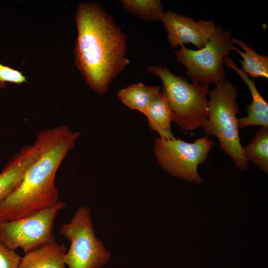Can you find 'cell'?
I'll return each instance as SVG.
<instances>
[{"label":"cell","instance_id":"cell-1","mask_svg":"<svg viewBox=\"0 0 268 268\" xmlns=\"http://www.w3.org/2000/svg\"><path fill=\"white\" fill-rule=\"evenodd\" d=\"M74 61L89 86L102 95L130 64L127 38L113 17L96 2L78 4Z\"/></svg>","mask_w":268,"mask_h":268},{"label":"cell","instance_id":"cell-2","mask_svg":"<svg viewBox=\"0 0 268 268\" xmlns=\"http://www.w3.org/2000/svg\"><path fill=\"white\" fill-rule=\"evenodd\" d=\"M80 134L64 125L44 129L39 133L34 142L39 155L19 187L0 202V220L22 218L59 201L55 185L56 173Z\"/></svg>","mask_w":268,"mask_h":268},{"label":"cell","instance_id":"cell-3","mask_svg":"<svg viewBox=\"0 0 268 268\" xmlns=\"http://www.w3.org/2000/svg\"><path fill=\"white\" fill-rule=\"evenodd\" d=\"M237 89L225 79L216 84L208 93L207 120L202 127L206 136L217 138L223 151L233 161L237 169L246 170L248 162L243 153L236 116L240 108L236 101Z\"/></svg>","mask_w":268,"mask_h":268},{"label":"cell","instance_id":"cell-4","mask_svg":"<svg viewBox=\"0 0 268 268\" xmlns=\"http://www.w3.org/2000/svg\"><path fill=\"white\" fill-rule=\"evenodd\" d=\"M147 69L160 78L161 91L177 125L188 132L202 127L208 117V86L190 83L181 75H174L165 66H149Z\"/></svg>","mask_w":268,"mask_h":268},{"label":"cell","instance_id":"cell-5","mask_svg":"<svg viewBox=\"0 0 268 268\" xmlns=\"http://www.w3.org/2000/svg\"><path fill=\"white\" fill-rule=\"evenodd\" d=\"M59 232L70 242L65 255L67 268H101L110 260V253L96 235L88 206H80L69 222L60 225Z\"/></svg>","mask_w":268,"mask_h":268},{"label":"cell","instance_id":"cell-6","mask_svg":"<svg viewBox=\"0 0 268 268\" xmlns=\"http://www.w3.org/2000/svg\"><path fill=\"white\" fill-rule=\"evenodd\" d=\"M232 38L228 30L218 25L202 48L193 50L182 44L174 53L177 61L186 67V75L192 82L215 84L226 79L224 60L233 51Z\"/></svg>","mask_w":268,"mask_h":268},{"label":"cell","instance_id":"cell-7","mask_svg":"<svg viewBox=\"0 0 268 268\" xmlns=\"http://www.w3.org/2000/svg\"><path fill=\"white\" fill-rule=\"evenodd\" d=\"M214 142L207 136L193 142L178 138L165 140L156 137L153 145L154 155L161 168L176 178L197 184L202 183L198 167L203 164Z\"/></svg>","mask_w":268,"mask_h":268},{"label":"cell","instance_id":"cell-8","mask_svg":"<svg viewBox=\"0 0 268 268\" xmlns=\"http://www.w3.org/2000/svg\"><path fill=\"white\" fill-rule=\"evenodd\" d=\"M67 206L62 201L31 215L11 221L0 220V242L15 251L28 253L55 240L52 234L55 220Z\"/></svg>","mask_w":268,"mask_h":268},{"label":"cell","instance_id":"cell-9","mask_svg":"<svg viewBox=\"0 0 268 268\" xmlns=\"http://www.w3.org/2000/svg\"><path fill=\"white\" fill-rule=\"evenodd\" d=\"M160 20L167 31V40L172 48L192 43L199 49L205 46L216 29L212 20L196 21L171 10L163 11Z\"/></svg>","mask_w":268,"mask_h":268},{"label":"cell","instance_id":"cell-10","mask_svg":"<svg viewBox=\"0 0 268 268\" xmlns=\"http://www.w3.org/2000/svg\"><path fill=\"white\" fill-rule=\"evenodd\" d=\"M38 155V149L33 143L23 146L7 162L0 173V202L19 187Z\"/></svg>","mask_w":268,"mask_h":268},{"label":"cell","instance_id":"cell-11","mask_svg":"<svg viewBox=\"0 0 268 268\" xmlns=\"http://www.w3.org/2000/svg\"><path fill=\"white\" fill-rule=\"evenodd\" d=\"M224 64L234 70L244 80L252 97V101L247 105L246 117L238 118L239 128L250 126H261L268 127V104L257 90L253 79L239 68L234 61L228 56L225 58Z\"/></svg>","mask_w":268,"mask_h":268},{"label":"cell","instance_id":"cell-12","mask_svg":"<svg viewBox=\"0 0 268 268\" xmlns=\"http://www.w3.org/2000/svg\"><path fill=\"white\" fill-rule=\"evenodd\" d=\"M67 251L64 244L55 240L25 253L18 268H67L65 263Z\"/></svg>","mask_w":268,"mask_h":268},{"label":"cell","instance_id":"cell-13","mask_svg":"<svg viewBox=\"0 0 268 268\" xmlns=\"http://www.w3.org/2000/svg\"><path fill=\"white\" fill-rule=\"evenodd\" d=\"M144 115L146 116L151 130L156 132L159 138L169 140L175 138L171 124L174 113L161 91L152 101Z\"/></svg>","mask_w":268,"mask_h":268},{"label":"cell","instance_id":"cell-14","mask_svg":"<svg viewBox=\"0 0 268 268\" xmlns=\"http://www.w3.org/2000/svg\"><path fill=\"white\" fill-rule=\"evenodd\" d=\"M161 91V86L134 83L117 92L121 102L128 108L144 114L155 97Z\"/></svg>","mask_w":268,"mask_h":268},{"label":"cell","instance_id":"cell-15","mask_svg":"<svg viewBox=\"0 0 268 268\" xmlns=\"http://www.w3.org/2000/svg\"><path fill=\"white\" fill-rule=\"evenodd\" d=\"M233 43L239 45L244 52L234 46L233 50L237 52L242 57L239 60L244 72L253 79L258 78H268V57L259 55L244 42L238 39L232 38Z\"/></svg>","mask_w":268,"mask_h":268},{"label":"cell","instance_id":"cell-16","mask_svg":"<svg viewBox=\"0 0 268 268\" xmlns=\"http://www.w3.org/2000/svg\"><path fill=\"white\" fill-rule=\"evenodd\" d=\"M244 157L261 170L268 172V127H261L252 141L243 147Z\"/></svg>","mask_w":268,"mask_h":268},{"label":"cell","instance_id":"cell-17","mask_svg":"<svg viewBox=\"0 0 268 268\" xmlns=\"http://www.w3.org/2000/svg\"><path fill=\"white\" fill-rule=\"evenodd\" d=\"M126 10L137 17L146 21L160 20L163 12V5L159 0H119Z\"/></svg>","mask_w":268,"mask_h":268},{"label":"cell","instance_id":"cell-18","mask_svg":"<svg viewBox=\"0 0 268 268\" xmlns=\"http://www.w3.org/2000/svg\"><path fill=\"white\" fill-rule=\"evenodd\" d=\"M26 82V77L21 71L0 63V90L5 88L7 82L22 84Z\"/></svg>","mask_w":268,"mask_h":268},{"label":"cell","instance_id":"cell-19","mask_svg":"<svg viewBox=\"0 0 268 268\" xmlns=\"http://www.w3.org/2000/svg\"><path fill=\"white\" fill-rule=\"evenodd\" d=\"M21 257L0 242V268H18Z\"/></svg>","mask_w":268,"mask_h":268}]
</instances>
